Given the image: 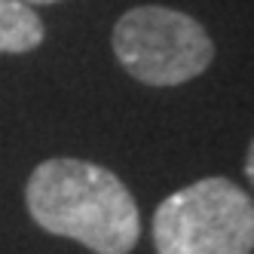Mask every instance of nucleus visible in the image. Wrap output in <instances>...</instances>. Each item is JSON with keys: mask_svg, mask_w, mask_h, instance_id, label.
<instances>
[{"mask_svg": "<svg viewBox=\"0 0 254 254\" xmlns=\"http://www.w3.org/2000/svg\"><path fill=\"white\" fill-rule=\"evenodd\" d=\"M43 43V22L25 0H0V52L19 56Z\"/></svg>", "mask_w": 254, "mask_h": 254, "instance_id": "obj_4", "label": "nucleus"}, {"mask_svg": "<svg viewBox=\"0 0 254 254\" xmlns=\"http://www.w3.org/2000/svg\"><path fill=\"white\" fill-rule=\"evenodd\" d=\"M156 254H251L254 199L230 178H202L162 199L153 214Z\"/></svg>", "mask_w": 254, "mask_h": 254, "instance_id": "obj_2", "label": "nucleus"}, {"mask_svg": "<svg viewBox=\"0 0 254 254\" xmlns=\"http://www.w3.org/2000/svg\"><path fill=\"white\" fill-rule=\"evenodd\" d=\"M114 56L138 83L181 86L214 59L205 28L169 6H135L114 28Z\"/></svg>", "mask_w": 254, "mask_h": 254, "instance_id": "obj_3", "label": "nucleus"}, {"mask_svg": "<svg viewBox=\"0 0 254 254\" xmlns=\"http://www.w3.org/2000/svg\"><path fill=\"white\" fill-rule=\"evenodd\" d=\"M25 3H31V6H46V3H59V0H25Z\"/></svg>", "mask_w": 254, "mask_h": 254, "instance_id": "obj_6", "label": "nucleus"}, {"mask_svg": "<svg viewBox=\"0 0 254 254\" xmlns=\"http://www.w3.org/2000/svg\"><path fill=\"white\" fill-rule=\"evenodd\" d=\"M25 205L34 224L95 254H129L141 239V214L129 187L86 159H46L31 172Z\"/></svg>", "mask_w": 254, "mask_h": 254, "instance_id": "obj_1", "label": "nucleus"}, {"mask_svg": "<svg viewBox=\"0 0 254 254\" xmlns=\"http://www.w3.org/2000/svg\"><path fill=\"white\" fill-rule=\"evenodd\" d=\"M245 175H248L251 187H254V138H251V144H248V153H245Z\"/></svg>", "mask_w": 254, "mask_h": 254, "instance_id": "obj_5", "label": "nucleus"}]
</instances>
